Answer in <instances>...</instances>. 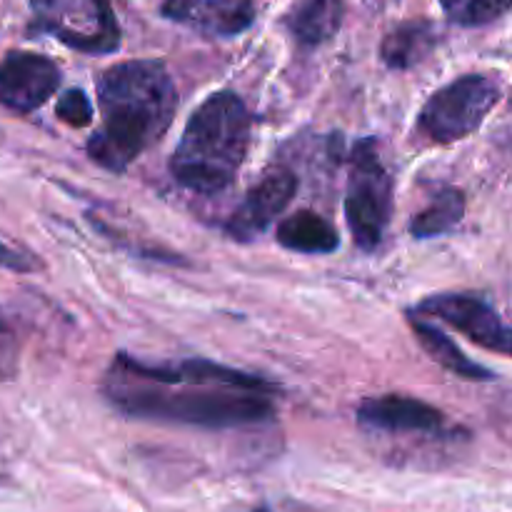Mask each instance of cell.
Segmentation results:
<instances>
[{
	"instance_id": "11",
	"label": "cell",
	"mask_w": 512,
	"mask_h": 512,
	"mask_svg": "<svg viewBox=\"0 0 512 512\" xmlns=\"http://www.w3.org/2000/svg\"><path fill=\"white\" fill-rule=\"evenodd\" d=\"M163 18L213 38H233L255 23L253 0H165Z\"/></svg>"
},
{
	"instance_id": "13",
	"label": "cell",
	"mask_w": 512,
	"mask_h": 512,
	"mask_svg": "<svg viewBox=\"0 0 512 512\" xmlns=\"http://www.w3.org/2000/svg\"><path fill=\"white\" fill-rule=\"evenodd\" d=\"M438 43V30L428 20H408L385 35L380 58L393 70H410L423 63Z\"/></svg>"
},
{
	"instance_id": "3",
	"label": "cell",
	"mask_w": 512,
	"mask_h": 512,
	"mask_svg": "<svg viewBox=\"0 0 512 512\" xmlns=\"http://www.w3.org/2000/svg\"><path fill=\"white\" fill-rule=\"evenodd\" d=\"M250 133L253 115L243 98L230 90L213 93L190 115L170 158V175L190 193H223L248 155Z\"/></svg>"
},
{
	"instance_id": "15",
	"label": "cell",
	"mask_w": 512,
	"mask_h": 512,
	"mask_svg": "<svg viewBox=\"0 0 512 512\" xmlns=\"http://www.w3.org/2000/svg\"><path fill=\"white\" fill-rule=\"evenodd\" d=\"M275 238L285 250L308 255H328L340 245L333 225L313 210H300V213L285 218L275 230Z\"/></svg>"
},
{
	"instance_id": "21",
	"label": "cell",
	"mask_w": 512,
	"mask_h": 512,
	"mask_svg": "<svg viewBox=\"0 0 512 512\" xmlns=\"http://www.w3.org/2000/svg\"><path fill=\"white\" fill-rule=\"evenodd\" d=\"M370 5H373V8H388L390 3H395V0H368Z\"/></svg>"
},
{
	"instance_id": "17",
	"label": "cell",
	"mask_w": 512,
	"mask_h": 512,
	"mask_svg": "<svg viewBox=\"0 0 512 512\" xmlns=\"http://www.w3.org/2000/svg\"><path fill=\"white\" fill-rule=\"evenodd\" d=\"M450 23L478 28L498 20L512 8V0H440Z\"/></svg>"
},
{
	"instance_id": "19",
	"label": "cell",
	"mask_w": 512,
	"mask_h": 512,
	"mask_svg": "<svg viewBox=\"0 0 512 512\" xmlns=\"http://www.w3.org/2000/svg\"><path fill=\"white\" fill-rule=\"evenodd\" d=\"M15 370H18V340L0 313V380L13 378Z\"/></svg>"
},
{
	"instance_id": "22",
	"label": "cell",
	"mask_w": 512,
	"mask_h": 512,
	"mask_svg": "<svg viewBox=\"0 0 512 512\" xmlns=\"http://www.w3.org/2000/svg\"><path fill=\"white\" fill-rule=\"evenodd\" d=\"M253 512H273V510H268V508H255Z\"/></svg>"
},
{
	"instance_id": "7",
	"label": "cell",
	"mask_w": 512,
	"mask_h": 512,
	"mask_svg": "<svg viewBox=\"0 0 512 512\" xmlns=\"http://www.w3.org/2000/svg\"><path fill=\"white\" fill-rule=\"evenodd\" d=\"M413 313L423 315V318L443 320V323L460 330L465 338H470L480 348L512 358V325L503 323L500 315L475 295H430L428 300L418 303V308H413Z\"/></svg>"
},
{
	"instance_id": "12",
	"label": "cell",
	"mask_w": 512,
	"mask_h": 512,
	"mask_svg": "<svg viewBox=\"0 0 512 512\" xmlns=\"http://www.w3.org/2000/svg\"><path fill=\"white\" fill-rule=\"evenodd\" d=\"M343 15V0H298L285 15V25L300 45L315 48L338 35Z\"/></svg>"
},
{
	"instance_id": "4",
	"label": "cell",
	"mask_w": 512,
	"mask_h": 512,
	"mask_svg": "<svg viewBox=\"0 0 512 512\" xmlns=\"http://www.w3.org/2000/svg\"><path fill=\"white\" fill-rule=\"evenodd\" d=\"M393 215V175L385 168L383 155L373 138L355 143L348 163L345 188V218L360 250L378 248Z\"/></svg>"
},
{
	"instance_id": "18",
	"label": "cell",
	"mask_w": 512,
	"mask_h": 512,
	"mask_svg": "<svg viewBox=\"0 0 512 512\" xmlns=\"http://www.w3.org/2000/svg\"><path fill=\"white\" fill-rule=\"evenodd\" d=\"M55 115L73 128H85V125L93 123V105L83 90H65L55 105Z\"/></svg>"
},
{
	"instance_id": "10",
	"label": "cell",
	"mask_w": 512,
	"mask_h": 512,
	"mask_svg": "<svg viewBox=\"0 0 512 512\" xmlns=\"http://www.w3.org/2000/svg\"><path fill=\"white\" fill-rule=\"evenodd\" d=\"M358 423L380 433H428L443 435L448 430L443 410L408 395L368 398L358 408Z\"/></svg>"
},
{
	"instance_id": "20",
	"label": "cell",
	"mask_w": 512,
	"mask_h": 512,
	"mask_svg": "<svg viewBox=\"0 0 512 512\" xmlns=\"http://www.w3.org/2000/svg\"><path fill=\"white\" fill-rule=\"evenodd\" d=\"M0 268L15 270V273H35V270L43 268V263L28 250H20L0 240Z\"/></svg>"
},
{
	"instance_id": "16",
	"label": "cell",
	"mask_w": 512,
	"mask_h": 512,
	"mask_svg": "<svg viewBox=\"0 0 512 512\" xmlns=\"http://www.w3.org/2000/svg\"><path fill=\"white\" fill-rule=\"evenodd\" d=\"M465 215V195L458 188H443L433 198V203L420 210L410 220V235L413 238H438L450 233Z\"/></svg>"
},
{
	"instance_id": "6",
	"label": "cell",
	"mask_w": 512,
	"mask_h": 512,
	"mask_svg": "<svg viewBox=\"0 0 512 512\" xmlns=\"http://www.w3.org/2000/svg\"><path fill=\"white\" fill-rule=\"evenodd\" d=\"M35 23L68 48L88 55L118 50L120 28L108 0H30Z\"/></svg>"
},
{
	"instance_id": "1",
	"label": "cell",
	"mask_w": 512,
	"mask_h": 512,
	"mask_svg": "<svg viewBox=\"0 0 512 512\" xmlns=\"http://www.w3.org/2000/svg\"><path fill=\"white\" fill-rule=\"evenodd\" d=\"M103 393L130 418L220 430L273 420L278 385L203 358L155 365L118 353Z\"/></svg>"
},
{
	"instance_id": "5",
	"label": "cell",
	"mask_w": 512,
	"mask_h": 512,
	"mask_svg": "<svg viewBox=\"0 0 512 512\" xmlns=\"http://www.w3.org/2000/svg\"><path fill=\"white\" fill-rule=\"evenodd\" d=\"M500 98V88L488 75L470 73L453 80L428 98L418 118L420 133L435 143H455L483 125Z\"/></svg>"
},
{
	"instance_id": "2",
	"label": "cell",
	"mask_w": 512,
	"mask_h": 512,
	"mask_svg": "<svg viewBox=\"0 0 512 512\" xmlns=\"http://www.w3.org/2000/svg\"><path fill=\"white\" fill-rule=\"evenodd\" d=\"M95 88L103 128L88 140V155L100 168L123 173L170 128L178 110V90L160 60L110 65Z\"/></svg>"
},
{
	"instance_id": "14",
	"label": "cell",
	"mask_w": 512,
	"mask_h": 512,
	"mask_svg": "<svg viewBox=\"0 0 512 512\" xmlns=\"http://www.w3.org/2000/svg\"><path fill=\"white\" fill-rule=\"evenodd\" d=\"M408 320H410V328H413L415 338H418V343L423 345L425 353H428L430 358L440 365V368H445L448 373L458 375V378H465V380H493L495 378L488 368L473 363V360H470L468 355H465L463 350H460L458 345H455L453 340L443 333V330L435 328V325H430V323H425L423 315H418L410 310Z\"/></svg>"
},
{
	"instance_id": "8",
	"label": "cell",
	"mask_w": 512,
	"mask_h": 512,
	"mask_svg": "<svg viewBox=\"0 0 512 512\" xmlns=\"http://www.w3.org/2000/svg\"><path fill=\"white\" fill-rule=\"evenodd\" d=\"M60 85V68L50 58L13 50L0 60V103L18 113L38 110Z\"/></svg>"
},
{
	"instance_id": "9",
	"label": "cell",
	"mask_w": 512,
	"mask_h": 512,
	"mask_svg": "<svg viewBox=\"0 0 512 512\" xmlns=\"http://www.w3.org/2000/svg\"><path fill=\"white\" fill-rule=\"evenodd\" d=\"M295 190H298V178L293 170L288 168H273L263 175L255 188L245 195L240 208L225 223V233L228 238L238 240V243H248V240L258 238L280 213L290 205Z\"/></svg>"
}]
</instances>
